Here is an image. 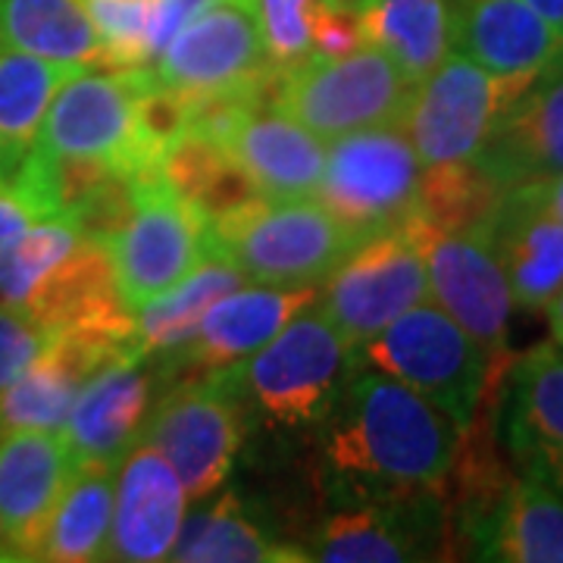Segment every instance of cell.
Wrapping results in <instances>:
<instances>
[{
	"label": "cell",
	"instance_id": "6da1fadb",
	"mask_svg": "<svg viewBox=\"0 0 563 563\" xmlns=\"http://www.w3.org/2000/svg\"><path fill=\"white\" fill-rule=\"evenodd\" d=\"M322 479L339 501L442 488L463 429L413 388L357 366L313 432Z\"/></svg>",
	"mask_w": 563,
	"mask_h": 563
},
{
	"label": "cell",
	"instance_id": "7a4b0ae2",
	"mask_svg": "<svg viewBox=\"0 0 563 563\" xmlns=\"http://www.w3.org/2000/svg\"><path fill=\"white\" fill-rule=\"evenodd\" d=\"M357 366L361 354L313 303L261 351L217 376L242 404L247 426L257 422L282 435H313Z\"/></svg>",
	"mask_w": 563,
	"mask_h": 563
},
{
	"label": "cell",
	"instance_id": "3957f363",
	"mask_svg": "<svg viewBox=\"0 0 563 563\" xmlns=\"http://www.w3.org/2000/svg\"><path fill=\"white\" fill-rule=\"evenodd\" d=\"M210 239L244 279L282 288H320L363 242L317 198L263 195L213 222Z\"/></svg>",
	"mask_w": 563,
	"mask_h": 563
},
{
	"label": "cell",
	"instance_id": "277c9868",
	"mask_svg": "<svg viewBox=\"0 0 563 563\" xmlns=\"http://www.w3.org/2000/svg\"><path fill=\"white\" fill-rule=\"evenodd\" d=\"M151 66H79L60 81L41 125L35 154L54 161L110 163L132 176L161 173L144 135L141 103Z\"/></svg>",
	"mask_w": 563,
	"mask_h": 563
},
{
	"label": "cell",
	"instance_id": "5b68a950",
	"mask_svg": "<svg viewBox=\"0 0 563 563\" xmlns=\"http://www.w3.org/2000/svg\"><path fill=\"white\" fill-rule=\"evenodd\" d=\"M363 366L413 388L444 417L466 429L501 379V366L488 361L479 342L444 313L422 301L357 351Z\"/></svg>",
	"mask_w": 563,
	"mask_h": 563
},
{
	"label": "cell",
	"instance_id": "8992f818",
	"mask_svg": "<svg viewBox=\"0 0 563 563\" xmlns=\"http://www.w3.org/2000/svg\"><path fill=\"white\" fill-rule=\"evenodd\" d=\"M417 81L373 44L342 57H307L276 69L269 98L276 110L322 141L342 139L363 129L404 125Z\"/></svg>",
	"mask_w": 563,
	"mask_h": 563
},
{
	"label": "cell",
	"instance_id": "52a82bcc",
	"mask_svg": "<svg viewBox=\"0 0 563 563\" xmlns=\"http://www.w3.org/2000/svg\"><path fill=\"white\" fill-rule=\"evenodd\" d=\"M154 60V79L185 101L266 95L276 76L257 0H201Z\"/></svg>",
	"mask_w": 563,
	"mask_h": 563
},
{
	"label": "cell",
	"instance_id": "ba28073f",
	"mask_svg": "<svg viewBox=\"0 0 563 563\" xmlns=\"http://www.w3.org/2000/svg\"><path fill=\"white\" fill-rule=\"evenodd\" d=\"M422 163L401 125L363 129L325 147L317 201L361 239L407 225L417 213Z\"/></svg>",
	"mask_w": 563,
	"mask_h": 563
},
{
	"label": "cell",
	"instance_id": "9c48e42d",
	"mask_svg": "<svg viewBox=\"0 0 563 563\" xmlns=\"http://www.w3.org/2000/svg\"><path fill=\"white\" fill-rule=\"evenodd\" d=\"M107 247L122 301L135 313L207 261L213 239L210 222L161 173H151L135 181L132 210Z\"/></svg>",
	"mask_w": 563,
	"mask_h": 563
},
{
	"label": "cell",
	"instance_id": "30bf717a",
	"mask_svg": "<svg viewBox=\"0 0 563 563\" xmlns=\"http://www.w3.org/2000/svg\"><path fill=\"white\" fill-rule=\"evenodd\" d=\"M244 435L242 404L217 373H210L169 385L144 422L141 442L169 461L191 501H203L232 476Z\"/></svg>",
	"mask_w": 563,
	"mask_h": 563
},
{
	"label": "cell",
	"instance_id": "8fae6325",
	"mask_svg": "<svg viewBox=\"0 0 563 563\" xmlns=\"http://www.w3.org/2000/svg\"><path fill=\"white\" fill-rule=\"evenodd\" d=\"M322 285L317 310L335 325L344 342L361 351L410 307L429 301L417 229L407 222L363 239Z\"/></svg>",
	"mask_w": 563,
	"mask_h": 563
},
{
	"label": "cell",
	"instance_id": "7c38bea8",
	"mask_svg": "<svg viewBox=\"0 0 563 563\" xmlns=\"http://www.w3.org/2000/svg\"><path fill=\"white\" fill-rule=\"evenodd\" d=\"M523 88L451 51L426 79L417 81L401 125L422 169L473 161L504 107Z\"/></svg>",
	"mask_w": 563,
	"mask_h": 563
},
{
	"label": "cell",
	"instance_id": "4fadbf2b",
	"mask_svg": "<svg viewBox=\"0 0 563 563\" xmlns=\"http://www.w3.org/2000/svg\"><path fill=\"white\" fill-rule=\"evenodd\" d=\"M442 488H420L369 501H342L301 544L303 561L401 563L435 561L448 548Z\"/></svg>",
	"mask_w": 563,
	"mask_h": 563
},
{
	"label": "cell",
	"instance_id": "5bb4252c",
	"mask_svg": "<svg viewBox=\"0 0 563 563\" xmlns=\"http://www.w3.org/2000/svg\"><path fill=\"white\" fill-rule=\"evenodd\" d=\"M422 242L429 298L466 329L495 366L507 369V325L514 295L485 229H422L410 220Z\"/></svg>",
	"mask_w": 563,
	"mask_h": 563
},
{
	"label": "cell",
	"instance_id": "9a60e30c",
	"mask_svg": "<svg viewBox=\"0 0 563 563\" xmlns=\"http://www.w3.org/2000/svg\"><path fill=\"white\" fill-rule=\"evenodd\" d=\"M176 383V369L157 354L132 351L103 363L81 385L63 435L79 466H117L141 442L154 404Z\"/></svg>",
	"mask_w": 563,
	"mask_h": 563
},
{
	"label": "cell",
	"instance_id": "2e32d148",
	"mask_svg": "<svg viewBox=\"0 0 563 563\" xmlns=\"http://www.w3.org/2000/svg\"><path fill=\"white\" fill-rule=\"evenodd\" d=\"M317 295H320L317 285L282 288V285H257V282L239 285L235 291L222 295L203 313L195 335L169 361V366L176 369V379L210 376L251 357L273 335H279L298 313L313 307Z\"/></svg>",
	"mask_w": 563,
	"mask_h": 563
},
{
	"label": "cell",
	"instance_id": "e0dca14e",
	"mask_svg": "<svg viewBox=\"0 0 563 563\" xmlns=\"http://www.w3.org/2000/svg\"><path fill=\"white\" fill-rule=\"evenodd\" d=\"M501 401V439L520 476L563 492V351L542 344L514 361Z\"/></svg>",
	"mask_w": 563,
	"mask_h": 563
},
{
	"label": "cell",
	"instance_id": "ac0fdd59",
	"mask_svg": "<svg viewBox=\"0 0 563 563\" xmlns=\"http://www.w3.org/2000/svg\"><path fill=\"white\" fill-rule=\"evenodd\" d=\"M185 488L151 444H132L117 463V501L103 561H169L185 520Z\"/></svg>",
	"mask_w": 563,
	"mask_h": 563
},
{
	"label": "cell",
	"instance_id": "d6986e66",
	"mask_svg": "<svg viewBox=\"0 0 563 563\" xmlns=\"http://www.w3.org/2000/svg\"><path fill=\"white\" fill-rule=\"evenodd\" d=\"M485 235L514 303L529 313L544 310L563 285V222L544 203L539 181L507 188L485 222Z\"/></svg>",
	"mask_w": 563,
	"mask_h": 563
},
{
	"label": "cell",
	"instance_id": "ffe728a7",
	"mask_svg": "<svg viewBox=\"0 0 563 563\" xmlns=\"http://www.w3.org/2000/svg\"><path fill=\"white\" fill-rule=\"evenodd\" d=\"M473 161L504 191L563 173V63L504 107Z\"/></svg>",
	"mask_w": 563,
	"mask_h": 563
},
{
	"label": "cell",
	"instance_id": "44dd1931",
	"mask_svg": "<svg viewBox=\"0 0 563 563\" xmlns=\"http://www.w3.org/2000/svg\"><path fill=\"white\" fill-rule=\"evenodd\" d=\"M451 51L504 81L529 85L563 63V35L526 0H461Z\"/></svg>",
	"mask_w": 563,
	"mask_h": 563
},
{
	"label": "cell",
	"instance_id": "7402d4cb",
	"mask_svg": "<svg viewBox=\"0 0 563 563\" xmlns=\"http://www.w3.org/2000/svg\"><path fill=\"white\" fill-rule=\"evenodd\" d=\"M139 351L132 342H117L88 332H60L20 379L0 388V439L10 432H60L79 388L103 363Z\"/></svg>",
	"mask_w": 563,
	"mask_h": 563
},
{
	"label": "cell",
	"instance_id": "603a6c76",
	"mask_svg": "<svg viewBox=\"0 0 563 563\" xmlns=\"http://www.w3.org/2000/svg\"><path fill=\"white\" fill-rule=\"evenodd\" d=\"M79 461L60 432H10L0 439V548L25 561L41 523L76 476Z\"/></svg>",
	"mask_w": 563,
	"mask_h": 563
},
{
	"label": "cell",
	"instance_id": "cb8c5ba5",
	"mask_svg": "<svg viewBox=\"0 0 563 563\" xmlns=\"http://www.w3.org/2000/svg\"><path fill=\"white\" fill-rule=\"evenodd\" d=\"M461 544L476 561L563 563V492L514 476L498 501L463 529Z\"/></svg>",
	"mask_w": 563,
	"mask_h": 563
},
{
	"label": "cell",
	"instance_id": "d4e9b609",
	"mask_svg": "<svg viewBox=\"0 0 563 563\" xmlns=\"http://www.w3.org/2000/svg\"><path fill=\"white\" fill-rule=\"evenodd\" d=\"M222 147L239 161L263 198H317L325 144L273 103L251 107Z\"/></svg>",
	"mask_w": 563,
	"mask_h": 563
},
{
	"label": "cell",
	"instance_id": "484cf974",
	"mask_svg": "<svg viewBox=\"0 0 563 563\" xmlns=\"http://www.w3.org/2000/svg\"><path fill=\"white\" fill-rule=\"evenodd\" d=\"M169 561L181 563H301V544L276 539L273 526L257 517L254 504L225 492L203 498L198 510L181 520Z\"/></svg>",
	"mask_w": 563,
	"mask_h": 563
},
{
	"label": "cell",
	"instance_id": "4316f807",
	"mask_svg": "<svg viewBox=\"0 0 563 563\" xmlns=\"http://www.w3.org/2000/svg\"><path fill=\"white\" fill-rule=\"evenodd\" d=\"M117 501V466H79L41 523L25 561H103Z\"/></svg>",
	"mask_w": 563,
	"mask_h": 563
},
{
	"label": "cell",
	"instance_id": "83f0119b",
	"mask_svg": "<svg viewBox=\"0 0 563 563\" xmlns=\"http://www.w3.org/2000/svg\"><path fill=\"white\" fill-rule=\"evenodd\" d=\"M361 22L363 41L422 81L451 54L454 0H344Z\"/></svg>",
	"mask_w": 563,
	"mask_h": 563
},
{
	"label": "cell",
	"instance_id": "f1b7e54d",
	"mask_svg": "<svg viewBox=\"0 0 563 563\" xmlns=\"http://www.w3.org/2000/svg\"><path fill=\"white\" fill-rule=\"evenodd\" d=\"M0 44L66 69L107 66L85 0H0Z\"/></svg>",
	"mask_w": 563,
	"mask_h": 563
},
{
	"label": "cell",
	"instance_id": "f546056e",
	"mask_svg": "<svg viewBox=\"0 0 563 563\" xmlns=\"http://www.w3.org/2000/svg\"><path fill=\"white\" fill-rule=\"evenodd\" d=\"M66 66L0 44V181H16L38 144Z\"/></svg>",
	"mask_w": 563,
	"mask_h": 563
},
{
	"label": "cell",
	"instance_id": "4dcf8cb0",
	"mask_svg": "<svg viewBox=\"0 0 563 563\" xmlns=\"http://www.w3.org/2000/svg\"><path fill=\"white\" fill-rule=\"evenodd\" d=\"M244 276L217 251L198 263L179 285H173L166 295L154 298L135 310V342L144 354H157L163 361H173L203 320V313L220 301L222 295L244 285Z\"/></svg>",
	"mask_w": 563,
	"mask_h": 563
},
{
	"label": "cell",
	"instance_id": "1f68e13d",
	"mask_svg": "<svg viewBox=\"0 0 563 563\" xmlns=\"http://www.w3.org/2000/svg\"><path fill=\"white\" fill-rule=\"evenodd\" d=\"M161 176L210 225L261 198L257 185L220 141L203 139L198 132H185L163 154Z\"/></svg>",
	"mask_w": 563,
	"mask_h": 563
},
{
	"label": "cell",
	"instance_id": "d6a6232c",
	"mask_svg": "<svg viewBox=\"0 0 563 563\" xmlns=\"http://www.w3.org/2000/svg\"><path fill=\"white\" fill-rule=\"evenodd\" d=\"M501 195L504 188L488 179L476 161L432 166V169H422L413 222L435 232L485 229Z\"/></svg>",
	"mask_w": 563,
	"mask_h": 563
},
{
	"label": "cell",
	"instance_id": "836d02e7",
	"mask_svg": "<svg viewBox=\"0 0 563 563\" xmlns=\"http://www.w3.org/2000/svg\"><path fill=\"white\" fill-rule=\"evenodd\" d=\"M85 239L79 222L47 217L32 222L7 247H0V303L25 310L47 273Z\"/></svg>",
	"mask_w": 563,
	"mask_h": 563
},
{
	"label": "cell",
	"instance_id": "e575fe53",
	"mask_svg": "<svg viewBox=\"0 0 563 563\" xmlns=\"http://www.w3.org/2000/svg\"><path fill=\"white\" fill-rule=\"evenodd\" d=\"M269 60L276 69L310 57V25L320 0H257Z\"/></svg>",
	"mask_w": 563,
	"mask_h": 563
},
{
	"label": "cell",
	"instance_id": "d590c367",
	"mask_svg": "<svg viewBox=\"0 0 563 563\" xmlns=\"http://www.w3.org/2000/svg\"><path fill=\"white\" fill-rule=\"evenodd\" d=\"M54 342H57L54 329H47L20 307L0 303V388L20 379Z\"/></svg>",
	"mask_w": 563,
	"mask_h": 563
},
{
	"label": "cell",
	"instance_id": "8d00e7d4",
	"mask_svg": "<svg viewBox=\"0 0 563 563\" xmlns=\"http://www.w3.org/2000/svg\"><path fill=\"white\" fill-rule=\"evenodd\" d=\"M32 222H38L35 210L10 181H0V247L13 242Z\"/></svg>",
	"mask_w": 563,
	"mask_h": 563
},
{
	"label": "cell",
	"instance_id": "74e56055",
	"mask_svg": "<svg viewBox=\"0 0 563 563\" xmlns=\"http://www.w3.org/2000/svg\"><path fill=\"white\" fill-rule=\"evenodd\" d=\"M544 313H548V329H551V344H558L563 351V285L561 291L548 301L544 307Z\"/></svg>",
	"mask_w": 563,
	"mask_h": 563
},
{
	"label": "cell",
	"instance_id": "f35d334b",
	"mask_svg": "<svg viewBox=\"0 0 563 563\" xmlns=\"http://www.w3.org/2000/svg\"><path fill=\"white\" fill-rule=\"evenodd\" d=\"M539 188H542V198L544 203L561 217L563 222V173H558V176H551V179H542L539 181Z\"/></svg>",
	"mask_w": 563,
	"mask_h": 563
},
{
	"label": "cell",
	"instance_id": "ab89813d",
	"mask_svg": "<svg viewBox=\"0 0 563 563\" xmlns=\"http://www.w3.org/2000/svg\"><path fill=\"white\" fill-rule=\"evenodd\" d=\"M526 3L563 35V0H526Z\"/></svg>",
	"mask_w": 563,
	"mask_h": 563
},
{
	"label": "cell",
	"instance_id": "60d3db41",
	"mask_svg": "<svg viewBox=\"0 0 563 563\" xmlns=\"http://www.w3.org/2000/svg\"><path fill=\"white\" fill-rule=\"evenodd\" d=\"M457 3H461V0H454V7H457Z\"/></svg>",
	"mask_w": 563,
	"mask_h": 563
}]
</instances>
